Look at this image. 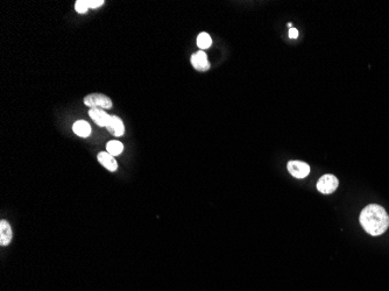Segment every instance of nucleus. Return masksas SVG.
<instances>
[{"label":"nucleus","mask_w":389,"mask_h":291,"mask_svg":"<svg viewBox=\"0 0 389 291\" xmlns=\"http://www.w3.org/2000/svg\"><path fill=\"white\" fill-rule=\"evenodd\" d=\"M12 228L6 220L0 221V244L7 246L12 240Z\"/></svg>","instance_id":"1a4fd4ad"},{"label":"nucleus","mask_w":389,"mask_h":291,"mask_svg":"<svg viewBox=\"0 0 389 291\" xmlns=\"http://www.w3.org/2000/svg\"><path fill=\"white\" fill-rule=\"evenodd\" d=\"M124 145L119 141H110L106 146V151L112 156H118L123 153Z\"/></svg>","instance_id":"9b49d317"},{"label":"nucleus","mask_w":389,"mask_h":291,"mask_svg":"<svg viewBox=\"0 0 389 291\" xmlns=\"http://www.w3.org/2000/svg\"><path fill=\"white\" fill-rule=\"evenodd\" d=\"M98 162L103 165L104 168H106L107 170L110 171H115L118 169V163L114 160V157L112 155H110L107 151H100L97 156Z\"/></svg>","instance_id":"6e6552de"},{"label":"nucleus","mask_w":389,"mask_h":291,"mask_svg":"<svg viewBox=\"0 0 389 291\" xmlns=\"http://www.w3.org/2000/svg\"><path fill=\"white\" fill-rule=\"evenodd\" d=\"M72 129H74L75 134H77V135L81 136V138H88L92 130L89 122H86L85 120H78L75 122Z\"/></svg>","instance_id":"9d476101"},{"label":"nucleus","mask_w":389,"mask_h":291,"mask_svg":"<svg viewBox=\"0 0 389 291\" xmlns=\"http://www.w3.org/2000/svg\"><path fill=\"white\" fill-rule=\"evenodd\" d=\"M289 37L290 39H297L298 37V31L296 28L289 29Z\"/></svg>","instance_id":"2eb2a0df"},{"label":"nucleus","mask_w":389,"mask_h":291,"mask_svg":"<svg viewBox=\"0 0 389 291\" xmlns=\"http://www.w3.org/2000/svg\"><path fill=\"white\" fill-rule=\"evenodd\" d=\"M338 178L336 176H333V175H324L318 180L317 190L322 192V194H329L336 191V189L338 188Z\"/></svg>","instance_id":"7ed1b4c3"},{"label":"nucleus","mask_w":389,"mask_h":291,"mask_svg":"<svg viewBox=\"0 0 389 291\" xmlns=\"http://www.w3.org/2000/svg\"><path fill=\"white\" fill-rule=\"evenodd\" d=\"M288 171L296 178H306L310 173V167L306 162L290 161L288 163Z\"/></svg>","instance_id":"20e7f679"},{"label":"nucleus","mask_w":389,"mask_h":291,"mask_svg":"<svg viewBox=\"0 0 389 291\" xmlns=\"http://www.w3.org/2000/svg\"><path fill=\"white\" fill-rule=\"evenodd\" d=\"M104 5L103 0H88L89 8H98Z\"/></svg>","instance_id":"4468645a"},{"label":"nucleus","mask_w":389,"mask_h":291,"mask_svg":"<svg viewBox=\"0 0 389 291\" xmlns=\"http://www.w3.org/2000/svg\"><path fill=\"white\" fill-rule=\"evenodd\" d=\"M191 64L198 71H208L210 69V63L208 61V56L203 50L197 51L191 56Z\"/></svg>","instance_id":"39448f33"},{"label":"nucleus","mask_w":389,"mask_h":291,"mask_svg":"<svg viewBox=\"0 0 389 291\" xmlns=\"http://www.w3.org/2000/svg\"><path fill=\"white\" fill-rule=\"evenodd\" d=\"M89 115H90V118H91L92 120H94L99 127H106L107 124H109V121H110V118H111V115L107 114L105 111L98 110V109L90 110Z\"/></svg>","instance_id":"0eeeda50"},{"label":"nucleus","mask_w":389,"mask_h":291,"mask_svg":"<svg viewBox=\"0 0 389 291\" xmlns=\"http://www.w3.org/2000/svg\"><path fill=\"white\" fill-rule=\"evenodd\" d=\"M360 224L368 234L377 237L387 231L389 227V215L382 206L371 204L360 213Z\"/></svg>","instance_id":"f257e3e1"},{"label":"nucleus","mask_w":389,"mask_h":291,"mask_svg":"<svg viewBox=\"0 0 389 291\" xmlns=\"http://www.w3.org/2000/svg\"><path fill=\"white\" fill-rule=\"evenodd\" d=\"M211 45H212V39L208 33H201L197 37V46H198L199 49L204 50V49L210 48Z\"/></svg>","instance_id":"f8f14e48"},{"label":"nucleus","mask_w":389,"mask_h":291,"mask_svg":"<svg viewBox=\"0 0 389 291\" xmlns=\"http://www.w3.org/2000/svg\"><path fill=\"white\" fill-rule=\"evenodd\" d=\"M106 129L114 136H123L125 133L124 122L120 118H118V116L111 115L109 124H107L106 126Z\"/></svg>","instance_id":"423d86ee"},{"label":"nucleus","mask_w":389,"mask_h":291,"mask_svg":"<svg viewBox=\"0 0 389 291\" xmlns=\"http://www.w3.org/2000/svg\"><path fill=\"white\" fill-rule=\"evenodd\" d=\"M84 104L90 107V110H110L112 107V100L107 96L101 93H91L84 98Z\"/></svg>","instance_id":"f03ea898"},{"label":"nucleus","mask_w":389,"mask_h":291,"mask_svg":"<svg viewBox=\"0 0 389 291\" xmlns=\"http://www.w3.org/2000/svg\"><path fill=\"white\" fill-rule=\"evenodd\" d=\"M75 10H76L77 13L80 14L86 13V11L89 10L88 1H86V0H77L76 4H75Z\"/></svg>","instance_id":"ddd939ff"}]
</instances>
